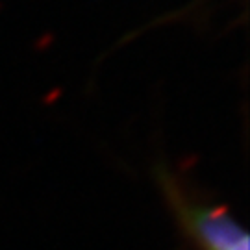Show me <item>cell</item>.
Returning a JSON list of instances; mask_svg holds the SVG:
<instances>
[{
    "instance_id": "obj_1",
    "label": "cell",
    "mask_w": 250,
    "mask_h": 250,
    "mask_svg": "<svg viewBox=\"0 0 250 250\" xmlns=\"http://www.w3.org/2000/svg\"><path fill=\"white\" fill-rule=\"evenodd\" d=\"M170 198L178 208L184 226L204 250H224L249 239L247 232L221 206L188 202L174 188H170Z\"/></svg>"
},
{
    "instance_id": "obj_2",
    "label": "cell",
    "mask_w": 250,
    "mask_h": 250,
    "mask_svg": "<svg viewBox=\"0 0 250 250\" xmlns=\"http://www.w3.org/2000/svg\"><path fill=\"white\" fill-rule=\"evenodd\" d=\"M250 249V241L249 239H243L241 243H237V245H233L230 249H224V250H249Z\"/></svg>"
}]
</instances>
